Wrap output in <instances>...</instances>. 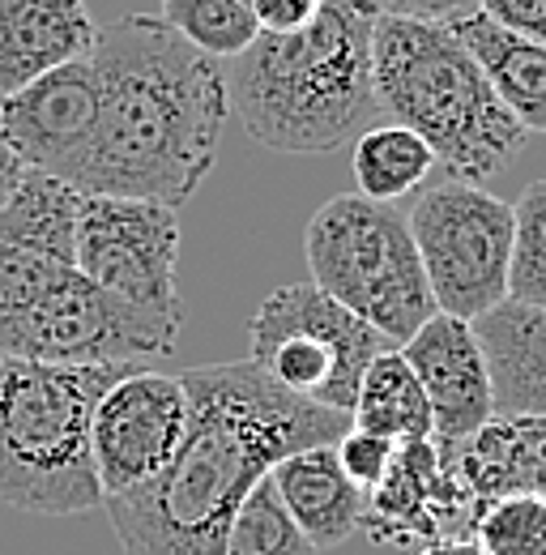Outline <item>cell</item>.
Masks as SVG:
<instances>
[{
	"label": "cell",
	"instance_id": "cell-26",
	"mask_svg": "<svg viewBox=\"0 0 546 555\" xmlns=\"http://www.w3.org/2000/svg\"><path fill=\"white\" fill-rule=\"evenodd\" d=\"M474 543L486 555H546V500L499 495L478 504Z\"/></svg>",
	"mask_w": 546,
	"mask_h": 555
},
{
	"label": "cell",
	"instance_id": "cell-5",
	"mask_svg": "<svg viewBox=\"0 0 546 555\" xmlns=\"http://www.w3.org/2000/svg\"><path fill=\"white\" fill-rule=\"evenodd\" d=\"M133 367L30 363L0 354V500L35 517H77L103 504L90 462V415Z\"/></svg>",
	"mask_w": 546,
	"mask_h": 555
},
{
	"label": "cell",
	"instance_id": "cell-21",
	"mask_svg": "<svg viewBox=\"0 0 546 555\" xmlns=\"http://www.w3.org/2000/svg\"><path fill=\"white\" fill-rule=\"evenodd\" d=\"M350 427L385 436L393 444L435 436L427 393H422L418 376L410 372L402 347H385L367 363V372L359 380V393H354V406H350Z\"/></svg>",
	"mask_w": 546,
	"mask_h": 555
},
{
	"label": "cell",
	"instance_id": "cell-24",
	"mask_svg": "<svg viewBox=\"0 0 546 555\" xmlns=\"http://www.w3.org/2000/svg\"><path fill=\"white\" fill-rule=\"evenodd\" d=\"M158 17L180 39H188L197 52L222 61V65L231 56H239L261 35V26L244 0H162Z\"/></svg>",
	"mask_w": 546,
	"mask_h": 555
},
{
	"label": "cell",
	"instance_id": "cell-17",
	"mask_svg": "<svg viewBox=\"0 0 546 555\" xmlns=\"http://www.w3.org/2000/svg\"><path fill=\"white\" fill-rule=\"evenodd\" d=\"M270 479L286 513L295 517V526L308 534L316 552L341 547L350 534H359L367 513V491H359L346 479L334 444H312L282 457L270 470Z\"/></svg>",
	"mask_w": 546,
	"mask_h": 555
},
{
	"label": "cell",
	"instance_id": "cell-6",
	"mask_svg": "<svg viewBox=\"0 0 546 555\" xmlns=\"http://www.w3.org/2000/svg\"><path fill=\"white\" fill-rule=\"evenodd\" d=\"M176 338V325L120 304L77 266L0 244V354L141 367L171 354Z\"/></svg>",
	"mask_w": 546,
	"mask_h": 555
},
{
	"label": "cell",
	"instance_id": "cell-25",
	"mask_svg": "<svg viewBox=\"0 0 546 555\" xmlns=\"http://www.w3.org/2000/svg\"><path fill=\"white\" fill-rule=\"evenodd\" d=\"M508 299L546 308V180L525 184V193L512 202Z\"/></svg>",
	"mask_w": 546,
	"mask_h": 555
},
{
	"label": "cell",
	"instance_id": "cell-22",
	"mask_svg": "<svg viewBox=\"0 0 546 555\" xmlns=\"http://www.w3.org/2000/svg\"><path fill=\"white\" fill-rule=\"evenodd\" d=\"M431 167H435L431 145L418 133H410L406 125H380L354 138L350 171H354L359 197L367 202L398 206L402 197L418 193L431 180Z\"/></svg>",
	"mask_w": 546,
	"mask_h": 555
},
{
	"label": "cell",
	"instance_id": "cell-7",
	"mask_svg": "<svg viewBox=\"0 0 546 555\" xmlns=\"http://www.w3.org/2000/svg\"><path fill=\"white\" fill-rule=\"evenodd\" d=\"M303 257L312 282L393 347L435 317L410 222L398 206L359 193L329 197L303 231Z\"/></svg>",
	"mask_w": 546,
	"mask_h": 555
},
{
	"label": "cell",
	"instance_id": "cell-8",
	"mask_svg": "<svg viewBox=\"0 0 546 555\" xmlns=\"http://www.w3.org/2000/svg\"><path fill=\"white\" fill-rule=\"evenodd\" d=\"M385 343L363 317L329 299L316 282H282L248 321V359L286 393L350 415L359 380Z\"/></svg>",
	"mask_w": 546,
	"mask_h": 555
},
{
	"label": "cell",
	"instance_id": "cell-11",
	"mask_svg": "<svg viewBox=\"0 0 546 555\" xmlns=\"http://www.w3.org/2000/svg\"><path fill=\"white\" fill-rule=\"evenodd\" d=\"M188 418L193 402L184 376L145 367L116 376L90 415V462L103 500L158 479L176 462Z\"/></svg>",
	"mask_w": 546,
	"mask_h": 555
},
{
	"label": "cell",
	"instance_id": "cell-30",
	"mask_svg": "<svg viewBox=\"0 0 546 555\" xmlns=\"http://www.w3.org/2000/svg\"><path fill=\"white\" fill-rule=\"evenodd\" d=\"M372 4L380 13L414 17V22H457L478 9V0H372Z\"/></svg>",
	"mask_w": 546,
	"mask_h": 555
},
{
	"label": "cell",
	"instance_id": "cell-28",
	"mask_svg": "<svg viewBox=\"0 0 546 555\" xmlns=\"http://www.w3.org/2000/svg\"><path fill=\"white\" fill-rule=\"evenodd\" d=\"M478 13L508 35L546 43V0H478Z\"/></svg>",
	"mask_w": 546,
	"mask_h": 555
},
{
	"label": "cell",
	"instance_id": "cell-18",
	"mask_svg": "<svg viewBox=\"0 0 546 555\" xmlns=\"http://www.w3.org/2000/svg\"><path fill=\"white\" fill-rule=\"evenodd\" d=\"M444 457L478 504L499 495L546 500V415H495Z\"/></svg>",
	"mask_w": 546,
	"mask_h": 555
},
{
	"label": "cell",
	"instance_id": "cell-29",
	"mask_svg": "<svg viewBox=\"0 0 546 555\" xmlns=\"http://www.w3.org/2000/svg\"><path fill=\"white\" fill-rule=\"evenodd\" d=\"M321 4L325 0H252L248 9L265 35H295L321 13Z\"/></svg>",
	"mask_w": 546,
	"mask_h": 555
},
{
	"label": "cell",
	"instance_id": "cell-33",
	"mask_svg": "<svg viewBox=\"0 0 546 555\" xmlns=\"http://www.w3.org/2000/svg\"><path fill=\"white\" fill-rule=\"evenodd\" d=\"M244 4H252V0H244Z\"/></svg>",
	"mask_w": 546,
	"mask_h": 555
},
{
	"label": "cell",
	"instance_id": "cell-16",
	"mask_svg": "<svg viewBox=\"0 0 546 555\" xmlns=\"http://www.w3.org/2000/svg\"><path fill=\"white\" fill-rule=\"evenodd\" d=\"M470 330L491 372L495 415H546V308L504 299Z\"/></svg>",
	"mask_w": 546,
	"mask_h": 555
},
{
	"label": "cell",
	"instance_id": "cell-15",
	"mask_svg": "<svg viewBox=\"0 0 546 555\" xmlns=\"http://www.w3.org/2000/svg\"><path fill=\"white\" fill-rule=\"evenodd\" d=\"M94 39L86 0H0V99L90 56Z\"/></svg>",
	"mask_w": 546,
	"mask_h": 555
},
{
	"label": "cell",
	"instance_id": "cell-31",
	"mask_svg": "<svg viewBox=\"0 0 546 555\" xmlns=\"http://www.w3.org/2000/svg\"><path fill=\"white\" fill-rule=\"evenodd\" d=\"M26 171H30V167H26V163H22V158L0 141V206L13 197V189L26 180Z\"/></svg>",
	"mask_w": 546,
	"mask_h": 555
},
{
	"label": "cell",
	"instance_id": "cell-20",
	"mask_svg": "<svg viewBox=\"0 0 546 555\" xmlns=\"http://www.w3.org/2000/svg\"><path fill=\"white\" fill-rule=\"evenodd\" d=\"M81 197L86 193H77L61 176L26 171V180L0 206V244L73 266Z\"/></svg>",
	"mask_w": 546,
	"mask_h": 555
},
{
	"label": "cell",
	"instance_id": "cell-2",
	"mask_svg": "<svg viewBox=\"0 0 546 555\" xmlns=\"http://www.w3.org/2000/svg\"><path fill=\"white\" fill-rule=\"evenodd\" d=\"M90 65L99 116L73 189L86 197L188 206L231 116L222 61L197 52L158 13H125L99 26Z\"/></svg>",
	"mask_w": 546,
	"mask_h": 555
},
{
	"label": "cell",
	"instance_id": "cell-1",
	"mask_svg": "<svg viewBox=\"0 0 546 555\" xmlns=\"http://www.w3.org/2000/svg\"><path fill=\"white\" fill-rule=\"evenodd\" d=\"M184 389L193 418L176 462L103 500L125 555H222L235 508L282 457L350 431V415L286 393L252 359L188 367Z\"/></svg>",
	"mask_w": 546,
	"mask_h": 555
},
{
	"label": "cell",
	"instance_id": "cell-13",
	"mask_svg": "<svg viewBox=\"0 0 546 555\" xmlns=\"http://www.w3.org/2000/svg\"><path fill=\"white\" fill-rule=\"evenodd\" d=\"M99 116V77L90 56L35 77L0 99V141L30 167L73 184Z\"/></svg>",
	"mask_w": 546,
	"mask_h": 555
},
{
	"label": "cell",
	"instance_id": "cell-10",
	"mask_svg": "<svg viewBox=\"0 0 546 555\" xmlns=\"http://www.w3.org/2000/svg\"><path fill=\"white\" fill-rule=\"evenodd\" d=\"M176 261L180 218L171 206L136 197H81L73 266L120 304L180 330L184 304L176 286Z\"/></svg>",
	"mask_w": 546,
	"mask_h": 555
},
{
	"label": "cell",
	"instance_id": "cell-19",
	"mask_svg": "<svg viewBox=\"0 0 546 555\" xmlns=\"http://www.w3.org/2000/svg\"><path fill=\"white\" fill-rule=\"evenodd\" d=\"M444 26L466 43L478 69L486 73L491 90L508 107V116L525 133H546V43L499 30L478 9L457 22H444Z\"/></svg>",
	"mask_w": 546,
	"mask_h": 555
},
{
	"label": "cell",
	"instance_id": "cell-4",
	"mask_svg": "<svg viewBox=\"0 0 546 555\" xmlns=\"http://www.w3.org/2000/svg\"><path fill=\"white\" fill-rule=\"evenodd\" d=\"M372 81L380 112L431 145L448 180H499L530 133L508 116L486 73L444 22L380 13L372 30Z\"/></svg>",
	"mask_w": 546,
	"mask_h": 555
},
{
	"label": "cell",
	"instance_id": "cell-23",
	"mask_svg": "<svg viewBox=\"0 0 546 555\" xmlns=\"http://www.w3.org/2000/svg\"><path fill=\"white\" fill-rule=\"evenodd\" d=\"M222 555H321L308 534L295 526V517L286 513L282 495L273 479L265 475L261 483L244 495V504L235 508L226 539H222Z\"/></svg>",
	"mask_w": 546,
	"mask_h": 555
},
{
	"label": "cell",
	"instance_id": "cell-14",
	"mask_svg": "<svg viewBox=\"0 0 546 555\" xmlns=\"http://www.w3.org/2000/svg\"><path fill=\"white\" fill-rule=\"evenodd\" d=\"M402 354L427 393L431 423H435L431 440L440 444V453H457L478 427L495 418L491 372L470 321L435 312L410 343H402Z\"/></svg>",
	"mask_w": 546,
	"mask_h": 555
},
{
	"label": "cell",
	"instance_id": "cell-9",
	"mask_svg": "<svg viewBox=\"0 0 546 555\" xmlns=\"http://www.w3.org/2000/svg\"><path fill=\"white\" fill-rule=\"evenodd\" d=\"M435 312L478 321L508 299L512 206L486 184L440 180L418 189L406 214Z\"/></svg>",
	"mask_w": 546,
	"mask_h": 555
},
{
	"label": "cell",
	"instance_id": "cell-3",
	"mask_svg": "<svg viewBox=\"0 0 546 555\" xmlns=\"http://www.w3.org/2000/svg\"><path fill=\"white\" fill-rule=\"evenodd\" d=\"M372 0H325L295 35H257L226 69L244 133L277 154H334L380 112L372 81Z\"/></svg>",
	"mask_w": 546,
	"mask_h": 555
},
{
	"label": "cell",
	"instance_id": "cell-12",
	"mask_svg": "<svg viewBox=\"0 0 546 555\" xmlns=\"http://www.w3.org/2000/svg\"><path fill=\"white\" fill-rule=\"evenodd\" d=\"M478 500L457 479L453 462L435 440L398 444L393 466L367 491L363 534L376 547H431L474 539Z\"/></svg>",
	"mask_w": 546,
	"mask_h": 555
},
{
	"label": "cell",
	"instance_id": "cell-32",
	"mask_svg": "<svg viewBox=\"0 0 546 555\" xmlns=\"http://www.w3.org/2000/svg\"><path fill=\"white\" fill-rule=\"evenodd\" d=\"M418 555H486L474 539H453V543H431V547H418Z\"/></svg>",
	"mask_w": 546,
	"mask_h": 555
},
{
	"label": "cell",
	"instance_id": "cell-27",
	"mask_svg": "<svg viewBox=\"0 0 546 555\" xmlns=\"http://www.w3.org/2000/svg\"><path fill=\"white\" fill-rule=\"evenodd\" d=\"M334 453H338V466L346 470V479L359 487V491H372V487L389 475L398 444L385 440V436H372V431L350 427L338 444H334Z\"/></svg>",
	"mask_w": 546,
	"mask_h": 555
}]
</instances>
